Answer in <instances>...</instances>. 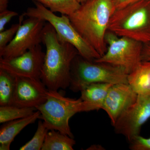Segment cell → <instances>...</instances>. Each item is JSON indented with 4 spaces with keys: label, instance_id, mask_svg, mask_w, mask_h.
<instances>
[{
    "label": "cell",
    "instance_id": "d6986e66",
    "mask_svg": "<svg viewBox=\"0 0 150 150\" xmlns=\"http://www.w3.org/2000/svg\"><path fill=\"white\" fill-rule=\"evenodd\" d=\"M41 3L53 12L70 16L80 7L77 0H35Z\"/></svg>",
    "mask_w": 150,
    "mask_h": 150
},
{
    "label": "cell",
    "instance_id": "ba28073f",
    "mask_svg": "<svg viewBox=\"0 0 150 150\" xmlns=\"http://www.w3.org/2000/svg\"><path fill=\"white\" fill-rule=\"evenodd\" d=\"M45 24L44 20L35 17H28L23 20L13 39L0 50V58L12 59L40 44Z\"/></svg>",
    "mask_w": 150,
    "mask_h": 150
},
{
    "label": "cell",
    "instance_id": "7402d4cb",
    "mask_svg": "<svg viewBox=\"0 0 150 150\" xmlns=\"http://www.w3.org/2000/svg\"><path fill=\"white\" fill-rule=\"evenodd\" d=\"M129 142V148L131 150H150V137L145 138L138 135Z\"/></svg>",
    "mask_w": 150,
    "mask_h": 150
},
{
    "label": "cell",
    "instance_id": "9a60e30c",
    "mask_svg": "<svg viewBox=\"0 0 150 150\" xmlns=\"http://www.w3.org/2000/svg\"><path fill=\"white\" fill-rule=\"evenodd\" d=\"M112 84L97 83L89 85L81 91V98L90 103L96 110L102 109L105 100Z\"/></svg>",
    "mask_w": 150,
    "mask_h": 150
},
{
    "label": "cell",
    "instance_id": "2e32d148",
    "mask_svg": "<svg viewBox=\"0 0 150 150\" xmlns=\"http://www.w3.org/2000/svg\"><path fill=\"white\" fill-rule=\"evenodd\" d=\"M76 144L74 138L55 130L46 134L41 150H73Z\"/></svg>",
    "mask_w": 150,
    "mask_h": 150
},
{
    "label": "cell",
    "instance_id": "ffe728a7",
    "mask_svg": "<svg viewBox=\"0 0 150 150\" xmlns=\"http://www.w3.org/2000/svg\"><path fill=\"white\" fill-rule=\"evenodd\" d=\"M49 131L43 121H38L37 130L32 139L20 148V150H40L42 149L47 132Z\"/></svg>",
    "mask_w": 150,
    "mask_h": 150
},
{
    "label": "cell",
    "instance_id": "8992f818",
    "mask_svg": "<svg viewBox=\"0 0 150 150\" xmlns=\"http://www.w3.org/2000/svg\"><path fill=\"white\" fill-rule=\"evenodd\" d=\"M35 6L28 8L25 16L43 19L52 25L62 40L70 43L77 50L80 56L89 61H94L100 55L81 36L72 24L68 16H59L37 1H33Z\"/></svg>",
    "mask_w": 150,
    "mask_h": 150
},
{
    "label": "cell",
    "instance_id": "ac0fdd59",
    "mask_svg": "<svg viewBox=\"0 0 150 150\" xmlns=\"http://www.w3.org/2000/svg\"><path fill=\"white\" fill-rule=\"evenodd\" d=\"M36 110L34 107H20L12 105L0 106V123L27 117Z\"/></svg>",
    "mask_w": 150,
    "mask_h": 150
},
{
    "label": "cell",
    "instance_id": "3957f363",
    "mask_svg": "<svg viewBox=\"0 0 150 150\" xmlns=\"http://www.w3.org/2000/svg\"><path fill=\"white\" fill-rule=\"evenodd\" d=\"M46 102L36 107L48 130H55L74 138L69 124L70 118L80 112L96 110L93 105L81 98L66 97L58 91L48 90Z\"/></svg>",
    "mask_w": 150,
    "mask_h": 150
},
{
    "label": "cell",
    "instance_id": "8fae6325",
    "mask_svg": "<svg viewBox=\"0 0 150 150\" xmlns=\"http://www.w3.org/2000/svg\"><path fill=\"white\" fill-rule=\"evenodd\" d=\"M15 77L12 105L36 108L46 102L48 89L40 79Z\"/></svg>",
    "mask_w": 150,
    "mask_h": 150
},
{
    "label": "cell",
    "instance_id": "9c48e42d",
    "mask_svg": "<svg viewBox=\"0 0 150 150\" xmlns=\"http://www.w3.org/2000/svg\"><path fill=\"white\" fill-rule=\"evenodd\" d=\"M150 118V93L138 95L136 102L118 118L113 127L115 133L130 142L140 135L142 126Z\"/></svg>",
    "mask_w": 150,
    "mask_h": 150
},
{
    "label": "cell",
    "instance_id": "4316f807",
    "mask_svg": "<svg viewBox=\"0 0 150 150\" xmlns=\"http://www.w3.org/2000/svg\"><path fill=\"white\" fill-rule=\"evenodd\" d=\"M81 4H84V3L90 0H77Z\"/></svg>",
    "mask_w": 150,
    "mask_h": 150
},
{
    "label": "cell",
    "instance_id": "44dd1931",
    "mask_svg": "<svg viewBox=\"0 0 150 150\" xmlns=\"http://www.w3.org/2000/svg\"><path fill=\"white\" fill-rule=\"evenodd\" d=\"M25 16L24 13L23 14L20 16L18 23L13 24L8 29L0 32V50H2L13 39L23 21Z\"/></svg>",
    "mask_w": 150,
    "mask_h": 150
},
{
    "label": "cell",
    "instance_id": "d4e9b609",
    "mask_svg": "<svg viewBox=\"0 0 150 150\" xmlns=\"http://www.w3.org/2000/svg\"><path fill=\"white\" fill-rule=\"evenodd\" d=\"M140 1H142V0H113V2H114L115 9L116 10L121 8L130 4Z\"/></svg>",
    "mask_w": 150,
    "mask_h": 150
},
{
    "label": "cell",
    "instance_id": "cb8c5ba5",
    "mask_svg": "<svg viewBox=\"0 0 150 150\" xmlns=\"http://www.w3.org/2000/svg\"><path fill=\"white\" fill-rule=\"evenodd\" d=\"M142 62H150V42L144 44L142 53Z\"/></svg>",
    "mask_w": 150,
    "mask_h": 150
},
{
    "label": "cell",
    "instance_id": "4fadbf2b",
    "mask_svg": "<svg viewBox=\"0 0 150 150\" xmlns=\"http://www.w3.org/2000/svg\"><path fill=\"white\" fill-rule=\"evenodd\" d=\"M40 118V112L37 110L27 117L4 123L0 129V150H10L11 144L17 135L25 127Z\"/></svg>",
    "mask_w": 150,
    "mask_h": 150
},
{
    "label": "cell",
    "instance_id": "6da1fadb",
    "mask_svg": "<svg viewBox=\"0 0 150 150\" xmlns=\"http://www.w3.org/2000/svg\"><path fill=\"white\" fill-rule=\"evenodd\" d=\"M42 42L46 52L40 79L48 90L69 88L72 64L79 54L77 50L72 44L60 39L49 23L43 28Z\"/></svg>",
    "mask_w": 150,
    "mask_h": 150
},
{
    "label": "cell",
    "instance_id": "52a82bcc",
    "mask_svg": "<svg viewBox=\"0 0 150 150\" xmlns=\"http://www.w3.org/2000/svg\"><path fill=\"white\" fill-rule=\"evenodd\" d=\"M105 41L108 45L104 55L94 61L121 67L130 74L142 62L144 44L126 37H120L108 31Z\"/></svg>",
    "mask_w": 150,
    "mask_h": 150
},
{
    "label": "cell",
    "instance_id": "7c38bea8",
    "mask_svg": "<svg viewBox=\"0 0 150 150\" xmlns=\"http://www.w3.org/2000/svg\"><path fill=\"white\" fill-rule=\"evenodd\" d=\"M138 94L128 83L112 85L105 100L103 110L114 126L119 117L136 102Z\"/></svg>",
    "mask_w": 150,
    "mask_h": 150
},
{
    "label": "cell",
    "instance_id": "5b68a950",
    "mask_svg": "<svg viewBox=\"0 0 150 150\" xmlns=\"http://www.w3.org/2000/svg\"><path fill=\"white\" fill-rule=\"evenodd\" d=\"M128 74L121 67L104 62L89 61L79 54L72 64L69 88L77 93L91 83H128Z\"/></svg>",
    "mask_w": 150,
    "mask_h": 150
},
{
    "label": "cell",
    "instance_id": "5bb4252c",
    "mask_svg": "<svg viewBox=\"0 0 150 150\" xmlns=\"http://www.w3.org/2000/svg\"><path fill=\"white\" fill-rule=\"evenodd\" d=\"M128 84L138 95L150 93V62H142L128 76Z\"/></svg>",
    "mask_w": 150,
    "mask_h": 150
},
{
    "label": "cell",
    "instance_id": "603a6c76",
    "mask_svg": "<svg viewBox=\"0 0 150 150\" xmlns=\"http://www.w3.org/2000/svg\"><path fill=\"white\" fill-rule=\"evenodd\" d=\"M18 15V13L16 12L8 10L0 12V32L4 30L6 25L13 18Z\"/></svg>",
    "mask_w": 150,
    "mask_h": 150
},
{
    "label": "cell",
    "instance_id": "7a4b0ae2",
    "mask_svg": "<svg viewBox=\"0 0 150 150\" xmlns=\"http://www.w3.org/2000/svg\"><path fill=\"white\" fill-rule=\"evenodd\" d=\"M115 10L113 0H90L68 16L81 36L100 56L107 50L105 35Z\"/></svg>",
    "mask_w": 150,
    "mask_h": 150
},
{
    "label": "cell",
    "instance_id": "484cf974",
    "mask_svg": "<svg viewBox=\"0 0 150 150\" xmlns=\"http://www.w3.org/2000/svg\"><path fill=\"white\" fill-rule=\"evenodd\" d=\"M9 0H0V12L7 10Z\"/></svg>",
    "mask_w": 150,
    "mask_h": 150
},
{
    "label": "cell",
    "instance_id": "277c9868",
    "mask_svg": "<svg viewBox=\"0 0 150 150\" xmlns=\"http://www.w3.org/2000/svg\"><path fill=\"white\" fill-rule=\"evenodd\" d=\"M108 31L143 44L150 42V0H142L115 10Z\"/></svg>",
    "mask_w": 150,
    "mask_h": 150
},
{
    "label": "cell",
    "instance_id": "e0dca14e",
    "mask_svg": "<svg viewBox=\"0 0 150 150\" xmlns=\"http://www.w3.org/2000/svg\"><path fill=\"white\" fill-rule=\"evenodd\" d=\"M15 86V77L0 69V106L12 104Z\"/></svg>",
    "mask_w": 150,
    "mask_h": 150
},
{
    "label": "cell",
    "instance_id": "30bf717a",
    "mask_svg": "<svg viewBox=\"0 0 150 150\" xmlns=\"http://www.w3.org/2000/svg\"><path fill=\"white\" fill-rule=\"evenodd\" d=\"M45 53L40 44L12 59L0 58V69L15 77L40 79Z\"/></svg>",
    "mask_w": 150,
    "mask_h": 150
}]
</instances>
